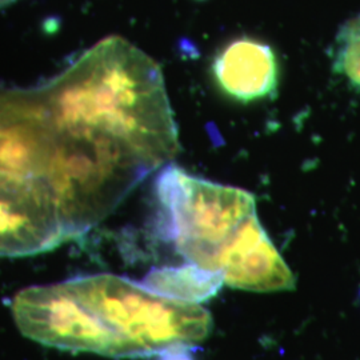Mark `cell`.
Segmentation results:
<instances>
[{
  "mask_svg": "<svg viewBox=\"0 0 360 360\" xmlns=\"http://www.w3.org/2000/svg\"><path fill=\"white\" fill-rule=\"evenodd\" d=\"M219 271L223 283L255 292L295 288V278L263 229L257 214L240 226L226 247Z\"/></svg>",
  "mask_w": 360,
  "mask_h": 360,
  "instance_id": "ba28073f",
  "label": "cell"
},
{
  "mask_svg": "<svg viewBox=\"0 0 360 360\" xmlns=\"http://www.w3.org/2000/svg\"><path fill=\"white\" fill-rule=\"evenodd\" d=\"M165 232L188 263L220 272V259L232 238L257 214L252 193L193 176L167 165L155 181Z\"/></svg>",
  "mask_w": 360,
  "mask_h": 360,
  "instance_id": "277c9868",
  "label": "cell"
},
{
  "mask_svg": "<svg viewBox=\"0 0 360 360\" xmlns=\"http://www.w3.org/2000/svg\"><path fill=\"white\" fill-rule=\"evenodd\" d=\"M58 129L43 187L67 239L107 218L155 168L124 143L103 134Z\"/></svg>",
  "mask_w": 360,
  "mask_h": 360,
  "instance_id": "7a4b0ae2",
  "label": "cell"
},
{
  "mask_svg": "<svg viewBox=\"0 0 360 360\" xmlns=\"http://www.w3.org/2000/svg\"><path fill=\"white\" fill-rule=\"evenodd\" d=\"M23 334L46 346L116 358V345L71 281L23 290L13 302Z\"/></svg>",
  "mask_w": 360,
  "mask_h": 360,
  "instance_id": "5b68a950",
  "label": "cell"
},
{
  "mask_svg": "<svg viewBox=\"0 0 360 360\" xmlns=\"http://www.w3.org/2000/svg\"><path fill=\"white\" fill-rule=\"evenodd\" d=\"M358 18H359V19H360V16H358Z\"/></svg>",
  "mask_w": 360,
  "mask_h": 360,
  "instance_id": "5bb4252c",
  "label": "cell"
},
{
  "mask_svg": "<svg viewBox=\"0 0 360 360\" xmlns=\"http://www.w3.org/2000/svg\"><path fill=\"white\" fill-rule=\"evenodd\" d=\"M38 89L56 129L115 138L155 169L179 153L162 70L126 39H102Z\"/></svg>",
  "mask_w": 360,
  "mask_h": 360,
  "instance_id": "6da1fadb",
  "label": "cell"
},
{
  "mask_svg": "<svg viewBox=\"0 0 360 360\" xmlns=\"http://www.w3.org/2000/svg\"><path fill=\"white\" fill-rule=\"evenodd\" d=\"M163 360H191L190 356H187L186 352H175V354H167L163 355Z\"/></svg>",
  "mask_w": 360,
  "mask_h": 360,
  "instance_id": "7c38bea8",
  "label": "cell"
},
{
  "mask_svg": "<svg viewBox=\"0 0 360 360\" xmlns=\"http://www.w3.org/2000/svg\"><path fill=\"white\" fill-rule=\"evenodd\" d=\"M65 240L62 223L41 184L0 178V257L32 255Z\"/></svg>",
  "mask_w": 360,
  "mask_h": 360,
  "instance_id": "52a82bcc",
  "label": "cell"
},
{
  "mask_svg": "<svg viewBox=\"0 0 360 360\" xmlns=\"http://www.w3.org/2000/svg\"><path fill=\"white\" fill-rule=\"evenodd\" d=\"M334 68L360 90V19L355 18L343 27L336 39Z\"/></svg>",
  "mask_w": 360,
  "mask_h": 360,
  "instance_id": "8fae6325",
  "label": "cell"
},
{
  "mask_svg": "<svg viewBox=\"0 0 360 360\" xmlns=\"http://www.w3.org/2000/svg\"><path fill=\"white\" fill-rule=\"evenodd\" d=\"M56 135L38 87L0 86V178L41 184Z\"/></svg>",
  "mask_w": 360,
  "mask_h": 360,
  "instance_id": "8992f818",
  "label": "cell"
},
{
  "mask_svg": "<svg viewBox=\"0 0 360 360\" xmlns=\"http://www.w3.org/2000/svg\"><path fill=\"white\" fill-rule=\"evenodd\" d=\"M116 345V358L186 352L206 340L214 323L206 309L162 295L131 279L87 275L71 279Z\"/></svg>",
  "mask_w": 360,
  "mask_h": 360,
  "instance_id": "3957f363",
  "label": "cell"
},
{
  "mask_svg": "<svg viewBox=\"0 0 360 360\" xmlns=\"http://www.w3.org/2000/svg\"><path fill=\"white\" fill-rule=\"evenodd\" d=\"M143 283L162 295L188 303H200L215 295L223 284L220 272L184 264L151 271Z\"/></svg>",
  "mask_w": 360,
  "mask_h": 360,
  "instance_id": "30bf717a",
  "label": "cell"
},
{
  "mask_svg": "<svg viewBox=\"0 0 360 360\" xmlns=\"http://www.w3.org/2000/svg\"><path fill=\"white\" fill-rule=\"evenodd\" d=\"M219 89L238 102H254L276 90L279 65L270 46L254 39L233 40L212 65Z\"/></svg>",
  "mask_w": 360,
  "mask_h": 360,
  "instance_id": "9c48e42d",
  "label": "cell"
},
{
  "mask_svg": "<svg viewBox=\"0 0 360 360\" xmlns=\"http://www.w3.org/2000/svg\"><path fill=\"white\" fill-rule=\"evenodd\" d=\"M15 0H0V7H4L7 4H11Z\"/></svg>",
  "mask_w": 360,
  "mask_h": 360,
  "instance_id": "4fadbf2b",
  "label": "cell"
}]
</instances>
